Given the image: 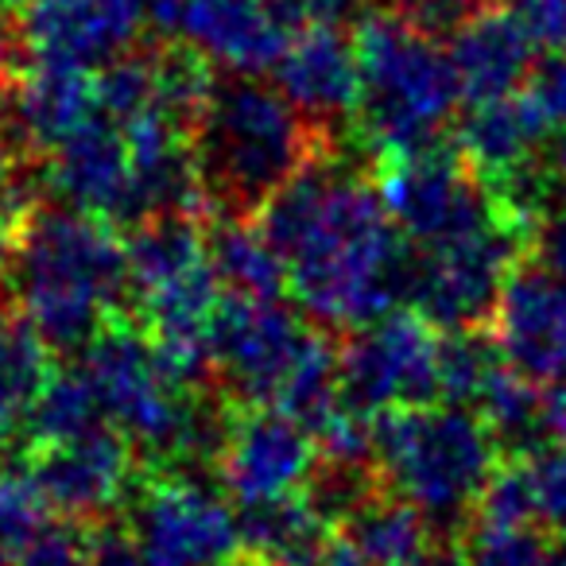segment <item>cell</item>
<instances>
[{
  "instance_id": "13",
  "label": "cell",
  "mask_w": 566,
  "mask_h": 566,
  "mask_svg": "<svg viewBox=\"0 0 566 566\" xmlns=\"http://www.w3.org/2000/svg\"><path fill=\"white\" fill-rule=\"evenodd\" d=\"M148 28V0H32L17 12V35L28 59H55L102 71Z\"/></svg>"
},
{
  "instance_id": "8",
  "label": "cell",
  "mask_w": 566,
  "mask_h": 566,
  "mask_svg": "<svg viewBox=\"0 0 566 566\" xmlns=\"http://www.w3.org/2000/svg\"><path fill=\"white\" fill-rule=\"evenodd\" d=\"M128 532L144 566H226L244 555L241 512L190 473H144Z\"/></svg>"
},
{
  "instance_id": "22",
  "label": "cell",
  "mask_w": 566,
  "mask_h": 566,
  "mask_svg": "<svg viewBox=\"0 0 566 566\" xmlns=\"http://www.w3.org/2000/svg\"><path fill=\"white\" fill-rule=\"evenodd\" d=\"M365 566H411L431 555L434 524L403 496L380 489L338 527Z\"/></svg>"
},
{
  "instance_id": "6",
  "label": "cell",
  "mask_w": 566,
  "mask_h": 566,
  "mask_svg": "<svg viewBox=\"0 0 566 566\" xmlns=\"http://www.w3.org/2000/svg\"><path fill=\"white\" fill-rule=\"evenodd\" d=\"M527 233L501 213L473 233L411 252L408 303L439 331H478L493 318L509 272L520 264Z\"/></svg>"
},
{
  "instance_id": "37",
  "label": "cell",
  "mask_w": 566,
  "mask_h": 566,
  "mask_svg": "<svg viewBox=\"0 0 566 566\" xmlns=\"http://www.w3.org/2000/svg\"><path fill=\"white\" fill-rule=\"evenodd\" d=\"M539 419H543V439L566 442V373L547 385H539Z\"/></svg>"
},
{
  "instance_id": "41",
  "label": "cell",
  "mask_w": 566,
  "mask_h": 566,
  "mask_svg": "<svg viewBox=\"0 0 566 566\" xmlns=\"http://www.w3.org/2000/svg\"><path fill=\"white\" fill-rule=\"evenodd\" d=\"M20 35H17V24H9V20L0 17V90L9 86L12 74L20 71Z\"/></svg>"
},
{
  "instance_id": "32",
  "label": "cell",
  "mask_w": 566,
  "mask_h": 566,
  "mask_svg": "<svg viewBox=\"0 0 566 566\" xmlns=\"http://www.w3.org/2000/svg\"><path fill=\"white\" fill-rule=\"evenodd\" d=\"M509 12L543 55L566 51V0H509Z\"/></svg>"
},
{
  "instance_id": "29",
  "label": "cell",
  "mask_w": 566,
  "mask_h": 566,
  "mask_svg": "<svg viewBox=\"0 0 566 566\" xmlns=\"http://www.w3.org/2000/svg\"><path fill=\"white\" fill-rule=\"evenodd\" d=\"M532 493V520L543 532H566V442H543L539 450L520 454Z\"/></svg>"
},
{
  "instance_id": "40",
  "label": "cell",
  "mask_w": 566,
  "mask_h": 566,
  "mask_svg": "<svg viewBox=\"0 0 566 566\" xmlns=\"http://www.w3.org/2000/svg\"><path fill=\"white\" fill-rule=\"evenodd\" d=\"M300 4L303 20H311V24H338L361 9V0H300Z\"/></svg>"
},
{
  "instance_id": "18",
  "label": "cell",
  "mask_w": 566,
  "mask_h": 566,
  "mask_svg": "<svg viewBox=\"0 0 566 566\" xmlns=\"http://www.w3.org/2000/svg\"><path fill=\"white\" fill-rule=\"evenodd\" d=\"M9 120L17 144L24 151H55L66 136H74L90 117H97V74L74 63L32 59L20 63L4 90Z\"/></svg>"
},
{
  "instance_id": "44",
  "label": "cell",
  "mask_w": 566,
  "mask_h": 566,
  "mask_svg": "<svg viewBox=\"0 0 566 566\" xmlns=\"http://www.w3.org/2000/svg\"><path fill=\"white\" fill-rule=\"evenodd\" d=\"M32 0H0V12H24Z\"/></svg>"
},
{
  "instance_id": "7",
  "label": "cell",
  "mask_w": 566,
  "mask_h": 566,
  "mask_svg": "<svg viewBox=\"0 0 566 566\" xmlns=\"http://www.w3.org/2000/svg\"><path fill=\"white\" fill-rule=\"evenodd\" d=\"M373 182L411 249H431L450 237L473 233L504 213L458 148L439 140L377 159Z\"/></svg>"
},
{
  "instance_id": "27",
  "label": "cell",
  "mask_w": 566,
  "mask_h": 566,
  "mask_svg": "<svg viewBox=\"0 0 566 566\" xmlns=\"http://www.w3.org/2000/svg\"><path fill=\"white\" fill-rule=\"evenodd\" d=\"M55 520V504L40 489L28 465L0 470V558L4 566Z\"/></svg>"
},
{
  "instance_id": "16",
  "label": "cell",
  "mask_w": 566,
  "mask_h": 566,
  "mask_svg": "<svg viewBox=\"0 0 566 566\" xmlns=\"http://www.w3.org/2000/svg\"><path fill=\"white\" fill-rule=\"evenodd\" d=\"M48 190L63 206L109 218L113 226H136L133 156H128L125 128L97 113L55 151H48Z\"/></svg>"
},
{
  "instance_id": "36",
  "label": "cell",
  "mask_w": 566,
  "mask_h": 566,
  "mask_svg": "<svg viewBox=\"0 0 566 566\" xmlns=\"http://www.w3.org/2000/svg\"><path fill=\"white\" fill-rule=\"evenodd\" d=\"M473 12V0H411L408 17L416 20L423 32H454L465 17Z\"/></svg>"
},
{
  "instance_id": "38",
  "label": "cell",
  "mask_w": 566,
  "mask_h": 566,
  "mask_svg": "<svg viewBox=\"0 0 566 566\" xmlns=\"http://www.w3.org/2000/svg\"><path fill=\"white\" fill-rule=\"evenodd\" d=\"M20 167H24V148L17 144L9 125H0V202H9L17 195Z\"/></svg>"
},
{
  "instance_id": "35",
  "label": "cell",
  "mask_w": 566,
  "mask_h": 566,
  "mask_svg": "<svg viewBox=\"0 0 566 566\" xmlns=\"http://www.w3.org/2000/svg\"><path fill=\"white\" fill-rule=\"evenodd\" d=\"M527 249H532L535 264H543L547 272H555V275H563V280H566V210L543 213L539 226L532 229V241H527Z\"/></svg>"
},
{
  "instance_id": "33",
  "label": "cell",
  "mask_w": 566,
  "mask_h": 566,
  "mask_svg": "<svg viewBox=\"0 0 566 566\" xmlns=\"http://www.w3.org/2000/svg\"><path fill=\"white\" fill-rule=\"evenodd\" d=\"M78 566H144L140 563V551L133 543V532L117 524H94L90 532V543L82 551Z\"/></svg>"
},
{
  "instance_id": "14",
  "label": "cell",
  "mask_w": 566,
  "mask_h": 566,
  "mask_svg": "<svg viewBox=\"0 0 566 566\" xmlns=\"http://www.w3.org/2000/svg\"><path fill=\"white\" fill-rule=\"evenodd\" d=\"M303 24L300 0H182L179 35L229 74L272 71Z\"/></svg>"
},
{
  "instance_id": "3",
  "label": "cell",
  "mask_w": 566,
  "mask_h": 566,
  "mask_svg": "<svg viewBox=\"0 0 566 566\" xmlns=\"http://www.w3.org/2000/svg\"><path fill=\"white\" fill-rule=\"evenodd\" d=\"M195 156L213 213L249 218L318 156L315 125L283 97L280 86L237 74V82L213 86L195 128Z\"/></svg>"
},
{
  "instance_id": "42",
  "label": "cell",
  "mask_w": 566,
  "mask_h": 566,
  "mask_svg": "<svg viewBox=\"0 0 566 566\" xmlns=\"http://www.w3.org/2000/svg\"><path fill=\"white\" fill-rule=\"evenodd\" d=\"M547 566H566V532L547 547Z\"/></svg>"
},
{
  "instance_id": "5",
  "label": "cell",
  "mask_w": 566,
  "mask_h": 566,
  "mask_svg": "<svg viewBox=\"0 0 566 566\" xmlns=\"http://www.w3.org/2000/svg\"><path fill=\"white\" fill-rule=\"evenodd\" d=\"M361 102L357 133L377 159L439 140V128L462 102L450 55L411 17H365L357 28Z\"/></svg>"
},
{
  "instance_id": "1",
  "label": "cell",
  "mask_w": 566,
  "mask_h": 566,
  "mask_svg": "<svg viewBox=\"0 0 566 566\" xmlns=\"http://www.w3.org/2000/svg\"><path fill=\"white\" fill-rule=\"evenodd\" d=\"M300 311L334 331H361L408 300V237L377 182L315 156L260 206Z\"/></svg>"
},
{
  "instance_id": "12",
  "label": "cell",
  "mask_w": 566,
  "mask_h": 566,
  "mask_svg": "<svg viewBox=\"0 0 566 566\" xmlns=\"http://www.w3.org/2000/svg\"><path fill=\"white\" fill-rule=\"evenodd\" d=\"M24 465L55 504V512L86 524L113 516L148 473L140 450L113 423H97L94 431L48 447H28Z\"/></svg>"
},
{
  "instance_id": "23",
  "label": "cell",
  "mask_w": 566,
  "mask_h": 566,
  "mask_svg": "<svg viewBox=\"0 0 566 566\" xmlns=\"http://www.w3.org/2000/svg\"><path fill=\"white\" fill-rule=\"evenodd\" d=\"M206 252H210V268L221 292L272 300L287 287V268H283L275 244L268 241L264 229L252 226L241 213L206 218Z\"/></svg>"
},
{
  "instance_id": "39",
  "label": "cell",
  "mask_w": 566,
  "mask_h": 566,
  "mask_svg": "<svg viewBox=\"0 0 566 566\" xmlns=\"http://www.w3.org/2000/svg\"><path fill=\"white\" fill-rule=\"evenodd\" d=\"M543 175H547V195L566 210V128L547 151H543Z\"/></svg>"
},
{
  "instance_id": "19",
  "label": "cell",
  "mask_w": 566,
  "mask_h": 566,
  "mask_svg": "<svg viewBox=\"0 0 566 566\" xmlns=\"http://www.w3.org/2000/svg\"><path fill=\"white\" fill-rule=\"evenodd\" d=\"M547 133L551 125L532 94H504L470 105L454 133V148L485 187H501L539 164Z\"/></svg>"
},
{
  "instance_id": "31",
  "label": "cell",
  "mask_w": 566,
  "mask_h": 566,
  "mask_svg": "<svg viewBox=\"0 0 566 566\" xmlns=\"http://www.w3.org/2000/svg\"><path fill=\"white\" fill-rule=\"evenodd\" d=\"M90 532H94V524L59 512L9 566H78L82 551L90 543Z\"/></svg>"
},
{
  "instance_id": "28",
  "label": "cell",
  "mask_w": 566,
  "mask_h": 566,
  "mask_svg": "<svg viewBox=\"0 0 566 566\" xmlns=\"http://www.w3.org/2000/svg\"><path fill=\"white\" fill-rule=\"evenodd\" d=\"M97 109L117 125L156 109V51L120 55L97 71Z\"/></svg>"
},
{
  "instance_id": "11",
  "label": "cell",
  "mask_w": 566,
  "mask_h": 566,
  "mask_svg": "<svg viewBox=\"0 0 566 566\" xmlns=\"http://www.w3.org/2000/svg\"><path fill=\"white\" fill-rule=\"evenodd\" d=\"M318 439L311 427L280 408H233L218 447V478L226 496L244 504H268L307 493L318 470Z\"/></svg>"
},
{
  "instance_id": "2",
  "label": "cell",
  "mask_w": 566,
  "mask_h": 566,
  "mask_svg": "<svg viewBox=\"0 0 566 566\" xmlns=\"http://www.w3.org/2000/svg\"><path fill=\"white\" fill-rule=\"evenodd\" d=\"M4 275L20 311L55 349H82L128 295L120 226L74 206L28 202L4 249Z\"/></svg>"
},
{
  "instance_id": "46",
  "label": "cell",
  "mask_w": 566,
  "mask_h": 566,
  "mask_svg": "<svg viewBox=\"0 0 566 566\" xmlns=\"http://www.w3.org/2000/svg\"><path fill=\"white\" fill-rule=\"evenodd\" d=\"M0 566H4V558H0Z\"/></svg>"
},
{
  "instance_id": "4",
  "label": "cell",
  "mask_w": 566,
  "mask_h": 566,
  "mask_svg": "<svg viewBox=\"0 0 566 566\" xmlns=\"http://www.w3.org/2000/svg\"><path fill=\"white\" fill-rule=\"evenodd\" d=\"M380 485L439 527H462L501 465V442L462 403H416L377 416L373 442Z\"/></svg>"
},
{
  "instance_id": "43",
  "label": "cell",
  "mask_w": 566,
  "mask_h": 566,
  "mask_svg": "<svg viewBox=\"0 0 566 566\" xmlns=\"http://www.w3.org/2000/svg\"><path fill=\"white\" fill-rule=\"evenodd\" d=\"M411 566H462V563H454L450 555H427V558H419V563H411Z\"/></svg>"
},
{
  "instance_id": "24",
  "label": "cell",
  "mask_w": 566,
  "mask_h": 566,
  "mask_svg": "<svg viewBox=\"0 0 566 566\" xmlns=\"http://www.w3.org/2000/svg\"><path fill=\"white\" fill-rule=\"evenodd\" d=\"M237 512H241L244 555L268 566H311L334 535L331 520L311 504L307 493L268 504H244Z\"/></svg>"
},
{
  "instance_id": "21",
  "label": "cell",
  "mask_w": 566,
  "mask_h": 566,
  "mask_svg": "<svg viewBox=\"0 0 566 566\" xmlns=\"http://www.w3.org/2000/svg\"><path fill=\"white\" fill-rule=\"evenodd\" d=\"M55 369V346L24 311L0 315V447H20L28 416Z\"/></svg>"
},
{
  "instance_id": "10",
  "label": "cell",
  "mask_w": 566,
  "mask_h": 566,
  "mask_svg": "<svg viewBox=\"0 0 566 566\" xmlns=\"http://www.w3.org/2000/svg\"><path fill=\"white\" fill-rule=\"evenodd\" d=\"M307 338L311 326L300 311L280 303V295H221L210 326V357L233 408H272Z\"/></svg>"
},
{
  "instance_id": "25",
  "label": "cell",
  "mask_w": 566,
  "mask_h": 566,
  "mask_svg": "<svg viewBox=\"0 0 566 566\" xmlns=\"http://www.w3.org/2000/svg\"><path fill=\"white\" fill-rule=\"evenodd\" d=\"M473 411L485 419V427L493 431V439L501 442V450L509 454H527L539 450L543 442V419H539V385L527 380L524 373H516L501 357L489 380L481 385Z\"/></svg>"
},
{
  "instance_id": "15",
  "label": "cell",
  "mask_w": 566,
  "mask_h": 566,
  "mask_svg": "<svg viewBox=\"0 0 566 566\" xmlns=\"http://www.w3.org/2000/svg\"><path fill=\"white\" fill-rule=\"evenodd\" d=\"M501 357L535 385L566 373V280L543 264H516L493 307Z\"/></svg>"
},
{
  "instance_id": "45",
  "label": "cell",
  "mask_w": 566,
  "mask_h": 566,
  "mask_svg": "<svg viewBox=\"0 0 566 566\" xmlns=\"http://www.w3.org/2000/svg\"><path fill=\"white\" fill-rule=\"evenodd\" d=\"M226 566H268V563H260V558H233V563H226Z\"/></svg>"
},
{
  "instance_id": "9",
  "label": "cell",
  "mask_w": 566,
  "mask_h": 566,
  "mask_svg": "<svg viewBox=\"0 0 566 566\" xmlns=\"http://www.w3.org/2000/svg\"><path fill=\"white\" fill-rule=\"evenodd\" d=\"M442 331L416 307L388 311L385 318L349 334L338 346L342 400L369 416L439 400Z\"/></svg>"
},
{
  "instance_id": "34",
  "label": "cell",
  "mask_w": 566,
  "mask_h": 566,
  "mask_svg": "<svg viewBox=\"0 0 566 566\" xmlns=\"http://www.w3.org/2000/svg\"><path fill=\"white\" fill-rule=\"evenodd\" d=\"M527 94L539 105V113L547 117L551 128H566V51L563 55H551L547 63L532 74Z\"/></svg>"
},
{
  "instance_id": "26",
  "label": "cell",
  "mask_w": 566,
  "mask_h": 566,
  "mask_svg": "<svg viewBox=\"0 0 566 566\" xmlns=\"http://www.w3.org/2000/svg\"><path fill=\"white\" fill-rule=\"evenodd\" d=\"M97 423H109V419H105L102 396H97L94 380L86 377V369H55L35 400L32 416H28L20 450L74 439V434L94 431Z\"/></svg>"
},
{
  "instance_id": "30",
  "label": "cell",
  "mask_w": 566,
  "mask_h": 566,
  "mask_svg": "<svg viewBox=\"0 0 566 566\" xmlns=\"http://www.w3.org/2000/svg\"><path fill=\"white\" fill-rule=\"evenodd\" d=\"M547 547L543 527L473 524L462 566H547Z\"/></svg>"
},
{
  "instance_id": "20",
  "label": "cell",
  "mask_w": 566,
  "mask_h": 566,
  "mask_svg": "<svg viewBox=\"0 0 566 566\" xmlns=\"http://www.w3.org/2000/svg\"><path fill=\"white\" fill-rule=\"evenodd\" d=\"M450 66H454L462 102L516 94L520 82L532 74L535 43L524 35L509 9H473L450 32Z\"/></svg>"
},
{
  "instance_id": "17",
  "label": "cell",
  "mask_w": 566,
  "mask_h": 566,
  "mask_svg": "<svg viewBox=\"0 0 566 566\" xmlns=\"http://www.w3.org/2000/svg\"><path fill=\"white\" fill-rule=\"evenodd\" d=\"M283 97L311 120V125H346L361 102V63L357 43L346 40L334 24H311L272 66Z\"/></svg>"
}]
</instances>
